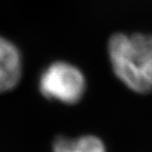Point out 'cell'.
<instances>
[{"instance_id": "cell-3", "label": "cell", "mask_w": 152, "mask_h": 152, "mask_svg": "<svg viewBox=\"0 0 152 152\" xmlns=\"http://www.w3.org/2000/svg\"><path fill=\"white\" fill-rule=\"evenodd\" d=\"M21 75V53L14 42L0 35V93L14 89Z\"/></svg>"}, {"instance_id": "cell-4", "label": "cell", "mask_w": 152, "mask_h": 152, "mask_svg": "<svg viewBox=\"0 0 152 152\" xmlns=\"http://www.w3.org/2000/svg\"><path fill=\"white\" fill-rule=\"evenodd\" d=\"M53 152H107L104 142L94 135L76 138L58 136L53 142Z\"/></svg>"}, {"instance_id": "cell-2", "label": "cell", "mask_w": 152, "mask_h": 152, "mask_svg": "<svg viewBox=\"0 0 152 152\" xmlns=\"http://www.w3.org/2000/svg\"><path fill=\"white\" fill-rule=\"evenodd\" d=\"M86 77L78 66L66 61H55L39 76L38 88L45 98L66 104H74L86 92Z\"/></svg>"}, {"instance_id": "cell-1", "label": "cell", "mask_w": 152, "mask_h": 152, "mask_svg": "<svg viewBox=\"0 0 152 152\" xmlns=\"http://www.w3.org/2000/svg\"><path fill=\"white\" fill-rule=\"evenodd\" d=\"M108 54L114 74L126 87L136 93L152 91L151 34H113Z\"/></svg>"}]
</instances>
